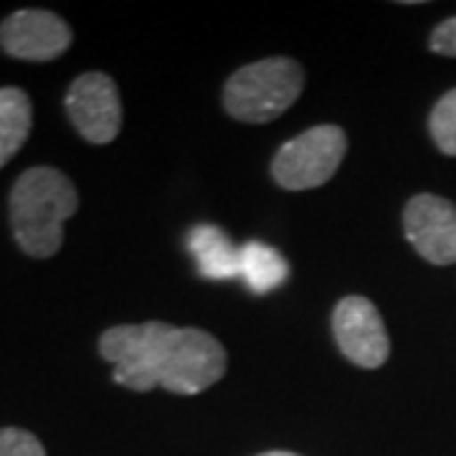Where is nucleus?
Segmentation results:
<instances>
[{
  "label": "nucleus",
  "instance_id": "3",
  "mask_svg": "<svg viewBox=\"0 0 456 456\" xmlns=\"http://www.w3.org/2000/svg\"><path fill=\"white\" fill-rule=\"evenodd\" d=\"M305 89V69L287 56L241 66L224 89L226 112L248 125L272 122L292 107Z\"/></svg>",
  "mask_w": 456,
  "mask_h": 456
},
{
  "label": "nucleus",
  "instance_id": "13",
  "mask_svg": "<svg viewBox=\"0 0 456 456\" xmlns=\"http://www.w3.org/2000/svg\"><path fill=\"white\" fill-rule=\"evenodd\" d=\"M0 456H46L44 444L26 428H0Z\"/></svg>",
  "mask_w": 456,
  "mask_h": 456
},
{
  "label": "nucleus",
  "instance_id": "4",
  "mask_svg": "<svg viewBox=\"0 0 456 456\" xmlns=\"http://www.w3.org/2000/svg\"><path fill=\"white\" fill-rule=\"evenodd\" d=\"M347 152V134L338 125H320L279 147L272 175L284 191L320 188L338 173Z\"/></svg>",
  "mask_w": 456,
  "mask_h": 456
},
{
  "label": "nucleus",
  "instance_id": "6",
  "mask_svg": "<svg viewBox=\"0 0 456 456\" xmlns=\"http://www.w3.org/2000/svg\"><path fill=\"white\" fill-rule=\"evenodd\" d=\"M335 340L345 358L360 368H380L391 355L388 330L370 299L345 297L332 312Z\"/></svg>",
  "mask_w": 456,
  "mask_h": 456
},
{
  "label": "nucleus",
  "instance_id": "11",
  "mask_svg": "<svg viewBox=\"0 0 456 456\" xmlns=\"http://www.w3.org/2000/svg\"><path fill=\"white\" fill-rule=\"evenodd\" d=\"M239 277L254 294H266L281 287L289 277V264L279 254L274 246L248 241L241 246V264Z\"/></svg>",
  "mask_w": 456,
  "mask_h": 456
},
{
  "label": "nucleus",
  "instance_id": "7",
  "mask_svg": "<svg viewBox=\"0 0 456 456\" xmlns=\"http://www.w3.org/2000/svg\"><path fill=\"white\" fill-rule=\"evenodd\" d=\"M71 46V28L64 18L23 8L0 23V49L23 61H53Z\"/></svg>",
  "mask_w": 456,
  "mask_h": 456
},
{
  "label": "nucleus",
  "instance_id": "12",
  "mask_svg": "<svg viewBox=\"0 0 456 456\" xmlns=\"http://www.w3.org/2000/svg\"><path fill=\"white\" fill-rule=\"evenodd\" d=\"M428 130L444 155H456V89L446 92L436 102L428 119Z\"/></svg>",
  "mask_w": 456,
  "mask_h": 456
},
{
  "label": "nucleus",
  "instance_id": "14",
  "mask_svg": "<svg viewBox=\"0 0 456 456\" xmlns=\"http://www.w3.org/2000/svg\"><path fill=\"white\" fill-rule=\"evenodd\" d=\"M428 46H431L434 53H439V56H452V59H456V16L446 18L444 23H439L434 28L431 38H428Z\"/></svg>",
  "mask_w": 456,
  "mask_h": 456
},
{
  "label": "nucleus",
  "instance_id": "10",
  "mask_svg": "<svg viewBox=\"0 0 456 456\" xmlns=\"http://www.w3.org/2000/svg\"><path fill=\"white\" fill-rule=\"evenodd\" d=\"M33 125V107L28 94L16 86L0 89V167L13 160L26 145Z\"/></svg>",
  "mask_w": 456,
  "mask_h": 456
},
{
  "label": "nucleus",
  "instance_id": "1",
  "mask_svg": "<svg viewBox=\"0 0 456 456\" xmlns=\"http://www.w3.org/2000/svg\"><path fill=\"white\" fill-rule=\"evenodd\" d=\"M99 353L114 365V380L130 391L165 388L196 395L226 375V350L211 332L165 322L117 325L102 332Z\"/></svg>",
  "mask_w": 456,
  "mask_h": 456
},
{
  "label": "nucleus",
  "instance_id": "5",
  "mask_svg": "<svg viewBox=\"0 0 456 456\" xmlns=\"http://www.w3.org/2000/svg\"><path fill=\"white\" fill-rule=\"evenodd\" d=\"M66 112L86 142L107 145L122 127V102L112 77L102 71L82 74L69 86Z\"/></svg>",
  "mask_w": 456,
  "mask_h": 456
},
{
  "label": "nucleus",
  "instance_id": "15",
  "mask_svg": "<svg viewBox=\"0 0 456 456\" xmlns=\"http://www.w3.org/2000/svg\"><path fill=\"white\" fill-rule=\"evenodd\" d=\"M259 456H299V454H292V452H266V454H259Z\"/></svg>",
  "mask_w": 456,
  "mask_h": 456
},
{
  "label": "nucleus",
  "instance_id": "9",
  "mask_svg": "<svg viewBox=\"0 0 456 456\" xmlns=\"http://www.w3.org/2000/svg\"><path fill=\"white\" fill-rule=\"evenodd\" d=\"M188 248L198 264L200 277L206 279H233L239 277L241 248L231 244L226 231L211 224L191 228Z\"/></svg>",
  "mask_w": 456,
  "mask_h": 456
},
{
  "label": "nucleus",
  "instance_id": "8",
  "mask_svg": "<svg viewBox=\"0 0 456 456\" xmlns=\"http://www.w3.org/2000/svg\"><path fill=\"white\" fill-rule=\"evenodd\" d=\"M403 228L411 246L436 266L456 264V206L431 193L411 198L403 211Z\"/></svg>",
  "mask_w": 456,
  "mask_h": 456
},
{
  "label": "nucleus",
  "instance_id": "2",
  "mask_svg": "<svg viewBox=\"0 0 456 456\" xmlns=\"http://www.w3.org/2000/svg\"><path fill=\"white\" fill-rule=\"evenodd\" d=\"M77 208V188L61 170L49 165L28 167L8 200L16 244L33 259H51L64 246V224Z\"/></svg>",
  "mask_w": 456,
  "mask_h": 456
}]
</instances>
